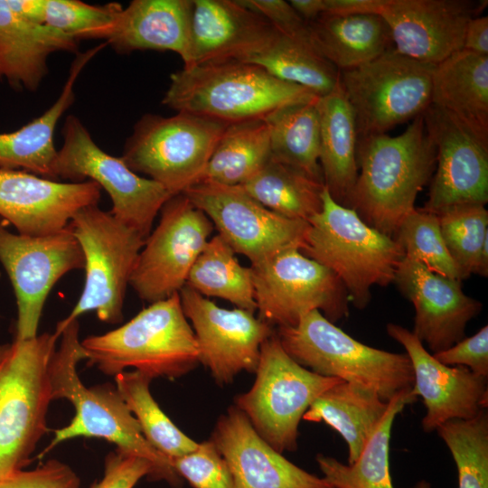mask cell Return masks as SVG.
I'll use <instances>...</instances> for the list:
<instances>
[{
    "mask_svg": "<svg viewBox=\"0 0 488 488\" xmlns=\"http://www.w3.org/2000/svg\"><path fill=\"white\" fill-rule=\"evenodd\" d=\"M153 473L149 461L117 448L105 459L102 478L90 488H134L143 477L151 479Z\"/></svg>",
    "mask_w": 488,
    "mask_h": 488,
    "instance_id": "cell-45",
    "label": "cell"
},
{
    "mask_svg": "<svg viewBox=\"0 0 488 488\" xmlns=\"http://www.w3.org/2000/svg\"><path fill=\"white\" fill-rule=\"evenodd\" d=\"M185 317L192 324L199 362L223 386L241 371L255 372L263 343L272 326L240 308L226 309L184 286L179 292Z\"/></svg>",
    "mask_w": 488,
    "mask_h": 488,
    "instance_id": "cell-17",
    "label": "cell"
},
{
    "mask_svg": "<svg viewBox=\"0 0 488 488\" xmlns=\"http://www.w3.org/2000/svg\"><path fill=\"white\" fill-rule=\"evenodd\" d=\"M389 402L371 388L339 381L322 393L303 419L324 422L348 446V465L353 464L382 419Z\"/></svg>",
    "mask_w": 488,
    "mask_h": 488,
    "instance_id": "cell-31",
    "label": "cell"
},
{
    "mask_svg": "<svg viewBox=\"0 0 488 488\" xmlns=\"http://www.w3.org/2000/svg\"><path fill=\"white\" fill-rule=\"evenodd\" d=\"M431 104L488 145V56L460 50L435 65Z\"/></svg>",
    "mask_w": 488,
    "mask_h": 488,
    "instance_id": "cell-28",
    "label": "cell"
},
{
    "mask_svg": "<svg viewBox=\"0 0 488 488\" xmlns=\"http://www.w3.org/2000/svg\"><path fill=\"white\" fill-rule=\"evenodd\" d=\"M411 389L401 391L389 401L382 419L353 464L344 465L331 456L316 455L324 477L333 488H393L389 462L391 429L397 415L417 400ZM416 488L431 486L427 481H420Z\"/></svg>",
    "mask_w": 488,
    "mask_h": 488,
    "instance_id": "cell-32",
    "label": "cell"
},
{
    "mask_svg": "<svg viewBox=\"0 0 488 488\" xmlns=\"http://www.w3.org/2000/svg\"><path fill=\"white\" fill-rule=\"evenodd\" d=\"M152 378L137 371L115 376L116 388L136 419L145 440L169 460L194 450L198 443L181 431L150 392Z\"/></svg>",
    "mask_w": 488,
    "mask_h": 488,
    "instance_id": "cell-38",
    "label": "cell"
},
{
    "mask_svg": "<svg viewBox=\"0 0 488 488\" xmlns=\"http://www.w3.org/2000/svg\"><path fill=\"white\" fill-rule=\"evenodd\" d=\"M174 472L193 488H234L229 466L211 440L192 452L170 459Z\"/></svg>",
    "mask_w": 488,
    "mask_h": 488,
    "instance_id": "cell-43",
    "label": "cell"
},
{
    "mask_svg": "<svg viewBox=\"0 0 488 488\" xmlns=\"http://www.w3.org/2000/svg\"><path fill=\"white\" fill-rule=\"evenodd\" d=\"M240 186L266 208L288 219L308 221L322 210L324 183L272 157Z\"/></svg>",
    "mask_w": 488,
    "mask_h": 488,
    "instance_id": "cell-33",
    "label": "cell"
},
{
    "mask_svg": "<svg viewBox=\"0 0 488 488\" xmlns=\"http://www.w3.org/2000/svg\"><path fill=\"white\" fill-rule=\"evenodd\" d=\"M228 125L185 112L171 117L145 114L136 123L121 158L172 196L181 194L201 180Z\"/></svg>",
    "mask_w": 488,
    "mask_h": 488,
    "instance_id": "cell-10",
    "label": "cell"
},
{
    "mask_svg": "<svg viewBox=\"0 0 488 488\" xmlns=\"http://www.w3.org/2000/svg\"><path fill=\"white\" fill-rule=\"evenodd\" d=\"M394 282L415 307L412 333L426 343L432 354L465 338L467 323L482 310V303L465 295L461 281L432 272L404 257Z\"/></svg>",
    "mask_w": 488,
    "mask_h": 488,
    "instance_id": "cell-22",
    "label": "cell"
},
{
    "mask_svg": "<svg viewBox=\"0 0 488 488\" xmlns=\"http://www.w3.org/2000/svg\"><path fill=\"white\" fill-rule=\"evenodd\" d=\"M320 156L324 183L332 198L348 207L358 176L357 129L352 109L340 85L318 97Z\"/></svg>",
    "mask_w": 488,
    "mask_h": 488,
    "instance_id": "cell-29",
    "label": "cell"
},
{
    "mask_svg": "<svg viewBox=\"0 0 488 488\" xmlns=\"http://www.w3.org/2000/svg\"><path fill=\"white\" fill-rule=\"evenodd\" d=\"M317 99L281 108L264 120L269 129L271 157L324 183Z\"/></svg>",
    "mask_w": 488,
    "mask_h": 488,
    "instance_id": "cell-35",
    "label": "cell"
},
{
    "mask_svg": "<svg viewBox=\"0 0 488 488\" xmlns=\"http://www.w3.org/2000/svg\"><path fill=\"white\" fill-rule=\"evenodd\" d=\"M122 8L118 3L98 5L78 0H43V23L79 42L106 40Z\"/></svg>",
    "mask_w": 488,
    "mask_h": 488,
    "instance_id": "cell-42",
    "label": "cell"
},
{
    "mask_svg": "<svg viewBox=\"0 0 488 488\" xmlns=\"http://www.w3.org/2000/svg\"><path fill=\"white\" fill-rule=\"evenodd\" d=\"M463 50L488 56V17L471 19L465 31Z\"/></svg>",
    "mask_w": 488,
    "mask_h": 488,
    "instance_id": "cell-49",
    "label": "cell"
},
{
    "mask_svg": "<svg viewBox=\"0 0 488 488\" xmlns=\"http://www.w3.org/2000/svg\"><path fill=\"white\" fill-rule=\"evenodd\" d=\"M434 66L392 48L367 63L339 70L355 117L357 143L422 115L431 104Z\"/></svg>",
    "mask_w": 488,
    "mask_h": 488,
    "instance_id": "cell-11",
    "label": "cell"
},
{
    "mask_svg": "<svg viewBox=\"0 0 488 488\" xmlns=\"http://www.w3.org/2000/svg\"><path fill=\"white\" fill-rule=\"evenodd\" d=\"M287 354L303 367L324 377L366 386L389 402L414 384L407 353H396L355 340L314 310L296 325L275 331Z\"/></svg>",
    "mask_w": 488,
    "mask_h": 488,
    "instance_id": "cell-6",
    "label": "cell"
},
{
    "mask_svg": "<svg viewBox=\"0 0 488 488\" xmlns=\"http://www.w3.org/2000/svg\"><path fill=\"white\" fill-rule=\"evenodd\" d=\"M323 206L308 221L300 251L331 270L344 286L358 309L371 301L374 285L394 282L405 254L397 241L369 226L352 208L336 202L326 187Z\"/></svg>",
    "mask_w": 488,
    "mask_h": 488,
    "instance_id": "cell-5",
    "label": "cell"
},
{
    "mask_svg": "<svg viewBox=\"0 0 488 488\" xmlns=\"http://www.w3.org/2000/svg\"><path fill=\"white\" fill-rule=\"evenodd\" d=\"M62 136L55 162L56 181L95 182L111 199L110 213L145 239L172 195L155 181L133 172L121 157L104 152L77 117H66Z\"/></svg>",
    "mask_w": 488,
    "mask_h": 488,
    "instance_id": "cell-12",
    "label": "cell"
},
{
    "mask_svg": "<svg viewBox=\"0 0 488 488\" xmlns=\"http://www.w3.org/2000/svg\"><path fill=\"white\" fill-rule=\"evenodd\" d=\"M246 62L263 68L277 79L304 87L317 97L333 91L340 81L339 70L308 43L278 31L260 52Z\"/></svg>",
    "mask_w": 488,
    "mask_h": 488,
    "instance_id": "cell-37",
    "label": "cell"
},
{
    "mask_svg": "<svg viewBox=\"0 0 488 488\" xmlns=\"http://www.w3.org/2000/svg\"><path fill=\"white\" fill-rule=\"evenodd\" d=\"M436 164L423 115L399 136L363 138L357 143L358 176L348 207L369 226L393 238L415 209L417 195L432 178Z\"/></svg>",
    "mask_w": 488,
    "mask_h": 488,
    "instance_id": "cell-1",
    "label": "cell"
},
{
    "mask_svg": "<svg viewBox=\"0 0 488 488\" xmlns=\"http://www.w3.org/2000/svg\"><path fill=\"white\" fill-rule=\"evenodd\" d=\"M192 0H134L122 8L107 37L117 53L170 51L191 63Z\"/></svg>",
    "mask_w": 488,
    "mask_h": 488,
    "instance_id": "cell-25",
    "label": "cell"
},
{
    "mask_svg": "<svg viewBox=\"0 0 488 488\" xmlns=\"http://www.w3.org/2000/svg\"><path fill=\"white\" fill-rule=\"evenodd\" d=\"M0 488H80V481L68 465L52 459L0 478Z\"/></svg>",
    "mask_w": 488,
    "mask_h": 488,
    "instance_id": "cell-44",
    "label": "cell"
},
{
    "mask_svg": "<svg viewBox=\"0 0 488 488\" xmlns=\"http://www.w3.org/2000/svg\"><path fill=\"white\" fill-rule=\"evenodd\" d=\"M104 46L101 43L77 55L62 91L42 115L14 132L0 133V169L21 170L56 181L55 127L75 100L73 88L80 73Z\"/></svg>",
    "mask_w": 488,
    "mask_h": 488,
    "instance_id": "cell-27",
    "label": "cell"
},
{
    "mask_svg": "<svg viewBox=\"0 0 488 488\" xmlns=\"http://www.w3.org/2000/svg\"><path fill=\"white\" fill-rule=\"evenodd\" d=\"M60 336L15 339L0 361V478L22 470L47 431L49 366Z\"/></svg>",
    "mask_w": 488,
    "mask_h": 488,
    "instance_id": "cell-7",
    "label": "cell"
},
{
    "mask_svg": "<svg viewBox=\"0 0 488 488\" xmlns=\"http://www.w3.org/2000/svg\"><path fill=\"white\" fill-rule=\"evenodd\" d=\"M210 440L225 459L234 488H333L271 447L235 405L218 419Z\"/></svg>",
    "mask_w": 488,
    "mask_h": 488,
    "instance_id": "cell-23",
    "label": "cell"
},
{
    "mask_svg": "<svg viewBox=\"0 0 488 488\" xmlns=\"http://www.w3.org/2000/svg\"><path fill=\"white\" fill-rule=\"evenodd\" d=\"M455 463L458 488H488V414L451 419L436 428Z\"/></svg>",
    "mask_w": 488,
    "mask_h": 488,
    "instance_id": "cell-39",
    "label": "cell"
},
{
    "mask_svg": "<svg viewBox=\"0 0 488 488\" xmlns=\"http://www.w3.org/2000/svg\"><path fill=\"white\" fill-rule=\"evenodd\" d=\"M317 98L258 65L229 61L183 67L173 73L162 103L176 112L232 124L265 119L281 108Z\"/></svg>",
    "mask_w": 488,
    "mask_h": 488,
    "instance_id": "cell-3",
    "label": "cell"
},
{
    "mask_svg": "<svg viewBox=\"0 0 488 488\" xmlns=\"http://www.w3.org/2000/svg\"><path fill=\"white\" fill-rule=\"evenodd\" d=\"M422 115L436 153L428 199L422 209L439 216L461 205H485L488 202V145L433 104Z\"/></svg>",
    "mask_w": 488,
    "mask_h": 488,
    "instance_id": "cell-18",
    "label": "cell"
},
{
    "mask_svg": "<svg viewBox=\"0 0 488 488\" xmlns=\"http://www.w3.org/2000/svg\"><path fill=\"white\" fill-rule=\"evenodd\" d=\"M235 254L219 234L210 238L195 260L185 286L205 297H219L237 308L254 313L251 270L243 267Z\"/></svg>",
    "mask_w": 488,
    "mask_h": 488,
    "instance_id": "cell-36",
    "label": "cell"
},
{
    "mask_svg": "<svg viewBox=\"0 0 488 488\" xmlns=\"http://www.w3.org/2000/svg\"><path fill=\"white\" fill-rule=\"evenodd\" d=\"M250 389L236 397L256 432L279 453L297 448L298 426L313 402L341 381L297 363L282 347L276 333L260 349Z\"/></svg>",
    "mask_w": 488,
    "mask_h": 488,
    "instance_id": "cell-9",
    "label": "cell"
},
{
    "mask_svg": "<svg viewBox=\"0 0 488 488\" xmlns=\"http://www.w3.org/2000/svg\"><path fill=\"white\" fill-rule=\"evenodd\" d=\"M86 359L107 375L135 368L152 379L179 378L199 363L192 326L180 294L150 304L125 324L81 341Z\"/></svg>",
    "mask_w": 488,
    "mask_h": 488,
    "instance_id": "cell-4",
    "label": "cell"
},
{
    "mask_svg": "<svg viewBox=\"0 0 488 488\" xmlns=\"http://www.w3.org/2000/svg\"><path fill=\"white\" fill-rule=\"evenodd\" d=\"M388 334L399 343L408 356L414 374L411 392L421 397L426 408L422 427L429 433L451 419H470L486 409L487 377L464 366L441 363L408 329L387 324Z\"/></svg>",
    "mask_w": 488,
    "mask_h": 488,
    "instance_id": "cell-20",
    "label": "cell"
},
{
    "mask_svg": "<svg viewBox=\"0 0 488 488\" xmlns=\"http://www.w3.org/2000/svg\"><path fill=\"white\" fill-rule=\"evenodd\" d=\"M446 247L461 280L476 274L479 256L488 239V211L484 205H461L438 216Z\"/></svg>",
    "mask_w": 488,
    "mask_h": 488,
    "instance_id": "cell-40",
    "label": "cell"
},
{
    "mask_svg": "<svg viewBox=\"0 0 488 488\" xmlns=\"http://www.w3.org/2000/svg\"><path fill=\"white\" fill-rule=\"evenodd\" d=\"M101 188L93 181L62 183L21 170L0 169V216L26 236L65 229L80 209L98 204Z\"/></svg>",
    "mask_w": 488,
    "mask_h": 488,
    "instance_id": "cell-21",
    "label": "cell"
},
{
    "mask_svg": "<svg viewBox=\"0 0 488 488\" xmlns=\"http://www.w3.org/2000/svg\"><path fill=\"white\" fill-rule=\"evenodd\" d=\"M385 0H322V14H380Z\"/></svg>",
    "mask_w": 488,
    "mask_h": 488,
    "instance_id": "cell-48",
    "label": "cell"
},
{
    "mask_svg": "<svg viewBox=\"0 0 488 488\" xmlns=\"http://www.w3.org/2000/svg\"><path fill=\"white\" fill-rule=\"evenodd\" d=\"M393 239L405 257L434 273L462 281L442 237L438 216L415 208L402 220Z\"/></svg>",
    "mask_w": 488,
    "mask_h": 488,
    "instance_id": "cell-41",
    "label": "cell"
},
{
    "mask_svg": "<svg viewBox=\"0 0 488 488\" xmlns=\"http://www.w3.org/2000/svg\"><path fill=\"white\" fill-rule=\"evenodd\" d=\"M0 262L12 283L17 306L16 338L37 335L48 295L65 274L84 269V256L70 227L45 236L9 231L0 222Z\"/></svg>",
    "mask_w": 488,
    "mask_h": 488,
    "instance_id": "cell-16",
    "label": "cell"
},
{
    "mask_svg": "<svg viewBox=\"0 0 488 488\" xmlns=\"http://www.w3.org/2000/svg\"><path fill=\"white\" fill-rule=\"evenodd\" d=\"M249 267L258 318L271 326H295L314 310L333 324L349 314L350 299L341 280L299 249L282 250Z\"/></svg>",
    "mask_w": 488,
    "mask_h": 488,
    "instance_id": "cell-13",
    "label": "cell"
},
{
    "mask_svg": "<svg viewBox=\"0 0 488 488\" xmlns=\"http://www.w3.org/2000/svg\"><path fill=\"white\" fill-rule=\"evenodd\" d=\"M277 30L240 0H192L191 63L246 62Z\"/></svg>",
    "mask_w": 488,
    "mask_h": 488,
    "instance_id": "cell-24",
    "label": "cell"
},
{
    "mask_svg": "<svg viewBox=\"0 0 488 488\" xmlns=\"http://www.w3.org/2000/svg\"><path fill=\"white\" fill-rule=\"evenodd\" d=\"M160 213L129 280L137 296L150 304L182 290L214 229L210 219L183 193L172 196Z\"/></svg>",
    "mask_w": 488,
    "mask_h": 488,
    "instance_id": "cell-14",
    "label": "cell"
},
{
    "mask_svg": "<svg viewBox=\"0 0 488 488\" xmlns=\"http://www.w3.org/2000/svg\"><path fill=\"white\" fill-rule=\"evenodd\" d=\"M433 355L443 364L464 366L477 375L488 377V325Z\"/></svg>",
    "mask_w": 488,
    "mask_h": 488,
    "instance_id": "cell-46",
    "label": "cell"
},
{
    "mask_svg": "<svg viewBox=\"0 0 488 488\" xmlns=\"http://www.w3.org/2000/svg\"><path fill=\"white\" fill-rule=\"evenodd\" d=\"M487 3V0H385L380 15L389 26L397 52L436 65L463 50L468 22L480 16Z\"/></svg>",
    "mask_w": 488,
    "mask_h": 488,
    "instance_id": "cell-19",
    "label": "cell"
},
{
    "mask_svg": "<svg viewBox=\"0 0 488 488\" xmlns=\"http://www.w3.org/2000/svg\"><path fill=\"white\" fill-rule=\"evenodd\" d=\"M79 41L45 23L27 20L0 0V77L14 89L36 90L55 52H76Z\"/></svg>",
    "mask_w": 488,
    "mask_h": 488,
    "instance_id": "cell-26",
    "label": "cell"
},
{
    "mask_svg": "<svg viewBox=\"0 0 488 488\" xmlns=\"http://www.w3.org/2000/svg\"><path fill=\"white\" fill-rule=\"evenodd\" d=\"M240 2L266 18L282 34L311 46L307 22L289 2L284 0H240Z\"/></svg>",
    "mask_w": 488,
    "mask_h": 488,
    "instance_id": "cell-47",
    "label": "cell"
},
{
    "mask_svg": "<svg viewBox=\"0 0 488 488\" xmlns=\"http://www.w3.org/2000/svg\"><path fill=\"white\" fill-rule=\"evenodd\" d=\"M55 331L61 340L49 366L52 399H65L71 402L75 415L67 426L54 431L51 443L38 458L75 437L103 438L114 443L117 449L149 461L154 467L151 480H164L179 487L182 478L171 466L170 460L145 440L117 388L110 384L87 388L82 384L77 364L87 357L79 337L78 319Z\"/></svg>",
    "mask_w": 488,
    "mask_h": 488,
    "instance_id": "cell-2",
    "label": "cell"
},
{
    "mask_svg": "<svg viewBox=\"0 0 488 488\" xmlns=\"http://www.w3.org/2000/svg\"><path fill=\"white\" fill-rule=\"evenodd\" d=\"M307 25L312 48L339 70L367 63L394 48L380 14H322Z\"/></svg>",
    "mask_w": 488,
    "mask_h": 488,
    "instance_id": "cell-30",
    "label": "cell"
},
{
    "mask_svg": "<svg viewBox=\"0 0 488 488\" xmlns=\"http://www.w3.org/2000/svg\"><path fill=\"white\" fill-rule=\"evenodd\" d=\"M9 344H0V361L5 353Z\"/></svg>",
    "mask_w": 488,
    "mask_h": 488,
    "instance_id": "cell-50",
    "label": "cell"
},
{
    "mask_svg": "<svg viewBox=\"0 0 488 488\" xmlns=\"http://www.w3.org/2000/svg\"><path fill=\"white\" fill-rule=\"evenodd\" d=\"M270 157L269 129L264 119L229 124L199 182L241 185L260 171Z\"/></svg>",
    "mask_w": 488,
    "mask_h": 488,
    "instance_id": "cell-34",
    "label": "cell"
},
{
    "mask_svg": "<svg viewBox=\"0 0 488 488\" xmlns=\"http://www.w3.org/2000/svg\"><path fill=\"white\" fill-rule=\"evenodd\" d=\"M183 194L212 222L218 234L250 265L292 248L301 249L308 221L278 215L240 185L201 181Z\"/></svg>",
    "mask_w": 488,
    "mask_h": 488,
    "instance_id": "cell-15",
    "label": "cell"
},
{
    "mask_svg": "<svg viewBox=\"0 0 488 488\" xmlns=\"http://www.w3.org/2000/svg\"><path fill=\"white\" fill-rule=\"evenodd\" d=\"M69 226L84 256L85 283L77 304L56 329L89 311L104 323H121L127 287L145 239L98 204L78 211Z\"/></svg>",
    "mask_w": 488,
    "mask_h": 488,
    "instance_id": "cell-8",
    "label": "cell"
}]
</instances>
